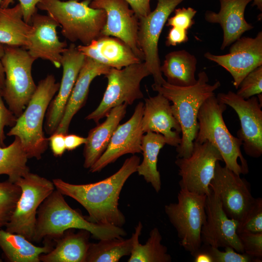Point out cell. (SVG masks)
<instances>
[{
    "label": "cell",
    "mask_w": 262,
    "mask_h": 262,
    "mask_svg": "<svg viewBox=\"0 0 262 262\" xmlns=\"http://www.w3.org/2000/svg\"><path fill=\"white\" fill-rule=\"evenodd\" d=\"M3 0H0V8L1 7V3L2 2Z\"/></svg>",
    "instance_id": "obj_49"
},
{
    "label": "cell",
    "mask_w": 262,
    "mask_h": 262,
    "mask_svg": "<svg viewBox=\"0 0 262 262\" xmlns=\"http://www.w3.org/2000/svg\"><path fill=\"white\" fill-rule=\"evenodd\" d=\"M28 159L20 140L15 137L9 146L0 147V175H7L8 180L15 183L30 172L27 164Z\"/></svg>",
    "instance_id": "obj_32"
},
{
    "label": "cell",
    "mask_w": 262,
    "mask_h": 262,
    "mask_svg": "<svg viewBox=\"0 0 262 262\" xmlns=\"http://www.w3.org/2000/svg\"><path fill=\"white\" fill-rule=\"evenodd\" d=\"M226 108L227 105L215 95L204 102L197 115L198 130L194 141H208L219 150L225 166L238 175L246 174L248 166L241 150L242 142L230 133L223 119Z\"/></svg>",
    "instance_id": "obj_5"
},
{
    "label": "cell",
    "mask_w": 262,
    "mask_h": 262,
    "mask_svg": "<svg viewBox=\"0 0 262 262\" xmlns=\"http://www.w3.org/2000/svg\"><path fill=\"white\" fill-rule=\"evenodd\" d=\"M31 25L32 31L26 49L36 60H47L56 67H60L62 54L67 44L59 39L57 32L59 24L48 15L36 12L32 17Z\"/></svg>",
    "instance_id": "obj_20"
},
{
    "label": "cell",
    "mask_w": 262,
    "mask_h": 262,
    "mask_svg": "<svg viewBox=\"0 0 262 262\" xmlns=\"http://www.w3.org/2000/svg\"><path fill=\"white\" fill-rule=\"evenodd\" d=\"M197 60L186 50L169 52L165 56L161 71L166 82L173 85L186 87L195 84Z\"/></svg>",
    "instance_id": "obj_29"
},
{
    "label": "cell",
    "mask_w": 262,
    "mask_h": 262,
    "mask_svg": "<svg viewBox=\"0 0 262 262\" xmlns=\"http://www.w3.org/2000/svg\"><path fill=\"white\" fill-rule=\"evenodd\" d=\"M86 138L74 134H66L65 136L66 150L72 151L86 142Z\"/></svg>",
    "instance_id": "obj_45"
},
{
    "label": "cell",
    "mask_w": 262,
    "mask_h": 262,
    "mask_svg": "<svg viewBox=\"0 0 262 262\" xmlns=\"http://www.w3.org/2000/svg\"><path fill=\"white\" fill-rule=\"evenodd\" d=\"M1 261H2L0 259V262H1Z\"/></svg>",
    "instance_id": "obj_50"
},
{
    "label": "cell",
    "mask_w": 262,
    "mask_h": 262,
    "mask_svg": "<svg viewBox=\"0 0 262 262\" xmlns=\"http://www.w3.org/2000/svg\"><path fill=\"white\" fill-rule=\"evenodd\" d=\"M63 196L54 190L39 207L33 241L57 239L70 229L86 230L98 240L126 235V232L121 227L89 221L80 212L72 208Z\"/></svg>",
    "instance_id": "obj_3"
},
{
    "label": "cell",
    "mask_w": 262,
    "mask_h": 262,
    "mask_svg": "<svg viewBox=\"0 0 262 262\" xmlns=\"http://www.w3.org/2000/svg\"><path fill=\"white\" fill-rule=\"evenodd\" d=\"M188 40L187 30L172 27L166 37L165 45L167 46H175L185 43Z\"/></svg>",
    "instance_id": "obj_42"
},
{
    "label": "cell",
    "mask_w": 262,
    "mask_h": 262,
    "mask_svg": "<svg viewBox=\"0 0 262 262\" xmlns=\"http://www.w3.org/2000/svg\"><path fill=\"white\" fill-rule=\"evenodd\" d=\"M210 187L218 196L223 210L230 218L240 222L254 203L248 182L220 162L216 164Z\"/></svg>",
    "instance_id": "obj_14"
},
{
    "label": "cell",
    "mask_w": 262,
    "mask_h": 262,
    "mask_svg": "<svg viewBox=\"0 0 262 262\" xmlns=\"http://www.w3.org/2000/svg\"><path fill=\"white\" fill-rule=\"evenodd\" d=\"M205 209L206 219L201 231L202 244L218 248L230 246L238 252L244 253L237 232L238 222L228 216L218 196L212 190L207 196Z\"/></svg>",
    "instance_id": "obj_17"
},
{
    "label": "cell",
    "mask_w": 262,
    "mask_h": 262,
    "mask_svg": "<svg viewBox=\"0 0 262 262\" xmlns=\"http://www.w3.org/2000/svg\"><path fill=\"white\" fill-rule=\"evenodd\" d=\"M77 48L85 56L116 69L143 62L127 45L116 37L102 36Z\"/></svg>",
    "instance_id": "obj_24"
},
{
    "label": "cell",
    "mask_w": 262,
    "mask_h": 262,
    "mask_svg": "<svg viewBox=\"0 0 262 262\" xmlns=\"http://www.w3.org/2000/svg\"><path fill=\"white\" fill-rule=\"evenodd\" d=\"M195 262H213L210 255L206 252L199 249V250L194 254Z\"/></svg>",
    "instance_id": "obj_47"
},
{
    "label": "cell",
    "mask_w": 262,
    "mask_h": 262,
    "mask_svg": "<svg viewBox=\"0 0 262 262\" xmlns=\"http://www.w3.org/2000/svg\"><path fill=\"white\" fill-rule=\"evenodd\" d=\"M224 104L231 107L237 114L241 128L237 137L242 142L246 154L258 158L262 154V111L257 96L245 99L229 91L220 93L216 97Z\"/></svg>",
    "instance_id": "obj_13"
},
{
    "label": "cell",
    "mask_w": 262,
    "mask_h": 262,
    "mask_svg": "<svg viewBox=\"0 0 262 262\" xmlns=\"http://www.w3.org/2000/svg\"><path fill=\"white\" fill-rule=\"evenodd\" d=\"M35 60L23 48L4 45L1 63L5 82L1 96L17 118L21 115L36 89L32 74V66Z\"/></svg>",
    "instance_id": "obj_7"
},
{
    "label": "cell",
    "mask_w": 262,
    "mask_h": 262,
    "mask_svg": "<svg viewBox=\"0 0 262 262\" xmlns=\"http://www.w3.org/2000/svg\"><path fill=\"white\" fill-rule=\"evenodd\" d=\"M204 57L228 71L237 89L250 72L262 66V32H259L254 38L241 36L231 44L226 54L215 55L207 52Z\"/></svg>",
    "instance_id": "obj_16"
},
{
    "label": "cell",
    "mask_w": 262,
    "mask_h": 262,
    "mask_svg": "<svg viewBox=\"0 0 262 262\" xmlns=\"http://www.w3.org/2000/svg\"><path fill=\"white\" fill-rule=\"evenodd\" d=\"M43 0L37 8L46 11L59 24L66 38L87 45L101 36L106 14L103 9L91 7L92 0Z\"/></svg>",
    "instance_id": "obj_4"
},
{
    "label": "cell",
    "mask_w": 262,
    "mask_h": 262,
    "mask_svg": "<svg viewBox=\"0 0 262 262\" xmlns=\"http://www.w3.org/2000/svg\"><path fill=\"white\" fill-rule=\"evenodd\" d=\"M144 103L139 102L131 117L125 123L118 125L102 155L89 168L92 172L100 171L110 164L126 154L141 153V143L144 132L142 119Z\"/></svg>",
    "instance_id": "obj_18"
},
{
    "label": "cell",
    "mask_w": 262,
    "mask_h": 262,
    "mask_svg": "<svg viewBox=\"0 0 262 262\" xmlns=\"http://www.w3.org/2000/svg\"><path fill=\"white\" fill-rule=\"evenodd\" d=\"M219 11L216 13L207 11L205 19L211 23H218L223 31V39L221 49L231 45L246 31L254 27L245 18V12L247 4L252 0H219Z\"/></svg>",
    "instance_id": "obj_22"
},
{
    "label": "cell",
    "mask_w": 262,
    "mask_h": 262,
    "mask_svg": "<svg viewBox=\"0 0 262 262\" xmlns=\"http://www.w3.org/2000/svg\"><path fill=\"white\" fill-rule=\"evenodd\" d=\"M209 77L204 71L198 74L196 83L181 87L171 85L166 81L161 85L154 83L153 90L160 93L172 103L173 113L181 128V141L176 147L177 158H187L192 154L197 130V115L204 102L214 95L220 86L219 81L208 83Z\"/></svg>",
    "instance_id": "obj_2"
},
{
    "label": "cell",
    "mask_w": 262,
    "mask_h": 262,
    "mask_svg": "<svg viewBox=\"0 0 262 262\" xmlns=\"http://www.w3.org/2000/svg\"><path fill=\"white\" fill-rule=\"evenodd\" d=\"M236 94L245 99L262 93V66L250 72L242 81Z\"/></svg>",
    "instance_id": "obj_37"
},
{
    "label": "cell",
    "mask_w": 262,
    "mask_h": 262,
    "mask_svg": "<svg viewBox=\"0 0 262 262\" xmlns=\"http://www.w3.org/2000/svg\"><path fill=\"white\" fill-rule=\"evenodd\" d=\"M253 6H256L260 11H262V0H252Z\"/></svg>",
    "instance_id": "obj_48"
},
{
    "label": "cell",
    "mask_w": 262,
    "mask_h": 262,
    "mask_svg": "<svg viewBox=\"0 0 262 262\" xmlns=\"http://www.w3.org/2000/svg\"><path fill=\"white\" fill-rule=\"evenodd\" d=\"M110 68L86 56L55 132L68 133L73 116L85 104L91 83L97 77L105 75Z\"/></svg>",
    "instance_id": "obj_23"
},
{
    "label": "cell",
    "mask_w": 262,
    "mask_h": 262,
    "mask_svg": "<svg viewBox=\"0 0 262 262\" xmlns=\"http://www.w3.org/2000/svg\"><path fill=\"white\" fill-rule=\"evenodd\" d=\"M224 251L209 246H201L200 249L208 253L213 262H258L245 253H239L230 246L225 247Z\"/></svg>",
    "instance_id": "obj_36"
},
{
    "label": "cell",
    "mask_w": 262,
    "mask_h": 262,
    "mask_svg": "<svg viewBox=\"0 0 262 262\" xmlns=\"http://www.w3.org/2000/svg\"><path fill=\"white\" fill-rule=\"evenodd\" d=\"M4 53V45L0 43V93L1 95L4 87L5 74L1 59Z\"/></svg>",
    "instance_id": "obj_46"
},
{
    "label": "cell",
    "mask_w": 262,
    "mask_h": 262,
    "mask_svg": "<svg viewBox=\"0 0 262 262\" xmlns=\"http://www.w3.org/2000/svg\"><path fill=\"white\" fill-rule=\"evenodd\" d=\"M59 86L51 74L40 81L25 109L7 133L19 138L28 159H40L48 148V138L43 130L44 119Z\"/></svg>",
    "instance_id": "obj_6"
},
{
    "label": "cell",
    "mask_w": 262,
    "mask_h": 262,
    "mask_svg": "<svg viewBox=\"0 0 262 262\" xmlns=\"http://www.w3.org/2000/svg\"><path fill=\"white\" fill-rule=\"evenodd\" d=\"M53 247L49 241L43 246H36L21 234L0 228V248L9 262H39L41 255L49 252Z\"/></svg>",
    "instance_id": "obj_27"
},
{
    "label": "cell",
    "mask_w": 262,
    "mask_h": 262,
    "mask_svg": "<svg viewBox=\"0 0 262 262\" xmlns=\"http://www.w3.org/2000/svg\"><path fill=\"white\" fill-rule=\"evenodd\" d=\"M184 0H157L156 8L139 19L138 44L144 56L147 67L154 79V84L161 85L166 80L161 71L158 43L160 35L170 14Z\"/></svg>",
    "instance_id": "obj_12"
},
{
    "label": "cell",
    "mask_w": 262,
    "mask_h": 262,
    "mask_svg": "<svg viewBox=\"0 0 262 262\" xmlns=\"http://www.w3.org/2000/svg\"><path fill=\"white\" fill-rule=\"evenodd\" d=\"M165 144H167L165 138L160 133L153 132H146L142 139L143 159L138 165L137 172L157 193L161 188L160 174L157 169L158 157L161 149Z\"/></svg>",
    "instance_id": "obj_31"
},
{
    "label": "cell",
    "mask_w": 262,
    "mask_h": 262,
    "mask_svg": "<svg viewBox=\"0 0 262 262\" xmlns=\"http://www.w3.org/2000/svg\"><path fill=\"white\" fill-rule=\"evenodd\" d=\"M20 187L8 180L0 182V228L6 226L21 195Z\"/></svg>",
    "instance_id": "obj_34"
},
{
    "label": "cell",
    "mask_w": 262,
    "mask_h": 262,
    "mask_svg": "<svg viewBox=\"0 0 262 262\" xmlns=\"http://www.w3.org/2000/svg\"><path fill=\"white\" fill-rule=\"evenodd\" d=\"M65 136L63 133L54 132L48 138L52 152L56 157L61 156L66 150Z\"/></svg>",
    "instance_id": "obj_43"
},
{
    "label": "cell",
    "mask_w": 262,
    "mask_h": 262,
    "mask_svg": "<svg viewBox=\"0 0 262 262\" xmlns=\"http://www.w3.org/2000/svg\"><path fill=\"white\" fill-rule=\"evenodd\" d=\"M90 233L80 229L75 233L74 229H68L57 239L55 247L49 253L41 255L43 262H86L90 245Z\"/></svg>",
    "instance_id": "obj_26"
},
{
    "label": "cell",
    "mask_w": 262,
    "mask_h": 262,
    "mask_svg": "<svg viewBox=\"0 0 262 262\" xmlns=\"http://www.w3.org/2000/svg\"><path fill=\"white\" fill-rule=\"evenodd\" d=\"M143 228L141 222L135 227L131 237L100 240L90 243L86 262H117L123 256L130 255L136 238L140 236Z\"/></svg>",
    "instance_id": "obj_30"
},
{
    "label": "cell",
    "mask_w": 262,
    "mask_h": 262,
    "mask_svg": "<svg viewBox=\"0 0 262 262\" xmlns=\"http://www.w3.org/2000/svg\"><path fill=\"white\" fill-rule=\"evenodd\" d=\"M140 159L133 155L126 159L115 174L98 182L75 184L61 179L52 182L56 190L81 204L87 211V219L92 223L118 227L125 223V217L118 208L121 190L128 178L134 172Z\"/></svg>",
    "instance_id": "obj_1"
},
{
    "label": "cell",
    "mask_w": 262,
    "mask_h": 262,
    "mask_svg": "<svg viewBox=\"0 0 262 262\" xmlns=\"http://www.w3.org/2000/svg\"><path fill=\"white\" fill-rule=\"evenodd\" d=\"M32 26L24 19L19 3L12 7L0 8V43L26 49Z\"/></svg>",
    "instance_id": "obj_28"
},
{
    "label": "cell",
    "mask_w": 262,
    "mask_h": 262,
    "mask_svg": "<svg viewBox=\"0 0 262 262\" xmlns=\"http://www.w3.org/2000/svg\"><path fill=\"white\" fill-rule=\"evenodd\" d=\"M151 75L145 63L133 64L121 69L111 67L104 75L107 85L98 107L85 119L98 123L114 107L126 103L131 105L134 101L143 98L140 83Z\"/></svg>",
    "instance_id": "obj_10"
},
{
    "label": "cell",
    "mask_w": 262,
    "mask_h": 262,
    "mask_svg": "<svg viewBox=\"0 0 262 262\" xmlns=\"http://www.w3.org/2000/svg\"><path fill=\"white\" fill-rule=\"evenodd\" d=\"M139 236L136 238L128 262H170L172 258L167 247L161 241L162 236L159 229L154 228L145 244H141Z\"/></svg>",
    "instance_id": "obj_33"
},
{
    "label": "cell",
    "mask_w": 262,
    "mask_h": 262,
    "mask_svg": "<svg viewBox=\"0 0 262 262\" xmlns=\"http://www.w3.org/2000/svg\"><path fill=\"white\" fill-rule=\"evenodd\" d=\"M174 15L168 17L166 22L167 26L177 27L188 30L195 23L194 18L197 12L194 8L189 7L175 9Z\"/></svg>",
    "instance_id": "obj_39"
},
{
    "label": "cell",
    "mask_w": 262,
    "mask_h": 262,
    "mask_svg": "<svg viewBox=\"0 0 262 262\" xmlns=\"http://www.w3.org/2000/svg\"><path fill=\"white\" fill-rule=\"evenodd\" d=\"M89 6L106 12V21L101 36L118 38L144 62V54L138 44L139 18L129 3L125 0H92Z\"/></svg>",
    "instance_id": "obj_15"
},
{
    "label": "cell",
    "mask_w": 262,
    "mask_h": 262,
    "mask_svg": "<svg viewBox=\"0 0 262 262\" xmlns=\"http://www.w3.org/2000/svg\"><path fill=\"white\" fill-rule=\"evenodd\" d=\"M127 105L121 104L112 108L101 124L90 130L83 149L85 168H90L106 150L114 132L126 113Z\"/></svg>",
    "instance_id": "obj_25"
},
{
    "label": "cell",
    "mask_w": 262,
    "mask_h": 262,
    "mask_svg": "<svg viewBox=\"0 0 262 262\" xmlns=\"http://www.w3.org/2000/svg\"><path fill=\"white\" fill-rule=\"evenodd\" d=\"M142 127L144 133L162 134L167 144L177 147L181 141V128L169 100L160 93L145 99Z\"/></svg>",
    "instance_id": "obj_21"
},
{
    "label": "cell",
    "mask_w": 262,
    "mask_h": 262,
    "mask_svg": "<svg viewBox=\"0 0 262 262\" xmlns=\"http://www.w3.org/2000/svg\"><path fill=\"white\" fill-rule=\"evenodd\" d=\"M15 0H3L1 8L9 7ZM19 1L23 13L24 21L31 24L32 17L37 12V6L43 0H17Z\"/></svg>",
    "instance_id": "obj_41"
},
{
    "label": "cell",
    "mask_w": 262,
    "mask_h": 262,
    "mask_svg": "<svg viewBox=\"0 0 262 262\" xmlns=\"http://www.w3.org/2000/svg\"><path fill=\"white\" fill-rule=\"evenodd\" d=\"M223 161L219 150L211 143L194 142L191 155L187 158H177L180 189L202 195H209L210 187L217 162Z\"/></svg>",
    "instance_id": "obj_11"
},
{
    "label": "cell",
    "mask_w": 262,
    "mask_h": 262,
    "mask_svg": "<svg viewBox=\"0 0 262 262\" xmlns=\"http://www.w3.org/2000/svg\"><path fill=\"white\" fill-rule=\"evenodd\" d=\"M207 196L180 189L176 203L164 206L166 214L175 228L180 245L192 256L202 246L201 231L206 219Z\"/></svg>",
    "instance_id": "obj_8"
},
{
    "label": "cell",
    "mask_w": 262,
    "mask_h": 262,
    "mask_svg": "<svg viewBox=\"0 0 262 262\" xmlns=\"http://www.w3.org/2000/svg\"><path fill=\"white\" fill-rule=\"evenodd\" d=\"M2 98L0 93V147H5L6 136L4 129L6 126L12 127L15 124L17 117L5 106Z\"/></svg>",
    "instance_id": "obj_40"
},
{
    "label": "cell",
    "mask_w": 262,
    "mask_h": 262,
    "mask_svg": "<svg viewBox=\"0 0 262 262\" xmlns=\"http://www.w3.org/2000/svg\"><path fill=\"white\" fill-rule=\"evenodd\" d=\"M243 247L244 252L256 259L262 261V232H243L238 233Z\"/></svg>",
    "instance_id": "obj_38"
},
{
    "label": "cell",
    "mask_w": 262,
    "mask_h": 262,
    "mask_svg": "<svg viewBox=\"0 0 262 262\" xmlns=\"http://www.w3.org/2000/svg\"><path fill=\"white\" fill-rule=\"evenodd\" d=\"M125 0L129 3L130 6L135 12L139 19L146 16L151 12L150 0Z\"/></svg>",
    "instance_id": "obj_44"
},
{
    "label": "cell",
    "mask_w": 262,
    "mask_h": 262,
    "mask_svg": "<svg viewBox=\"0 0 262 262\" xmlns=\"http://www.w3.org/2000/svg\"><path fill=\"white\" fill-rule=\"evenodd\" d=\"M15 183L21 193L5 230L21 234L32 242L38 209L55 187L52 181L30 172Z\"/></svg>",
    "instance_id": "obj_9"
},
{
    "label": "cell",
    "mask_w": 262,
    "mask_h": 262,
    "mask_svg": "<svg viewBox=\"0 0 262 262\" xmlns=\"http://www.w3.org/2000/svg\"><path fill=\"white\" fill-rule=\"evenodd\" d=\"M85 57L73 43L62 54L61 82L57 94L49 103L46 114L45 129L49 134L55 132L58 128Z\"/></svg>",
    "instance_id": "obj_19"
},
{
    "label": "cell",
    "mask_w": 262,
    "mask_h": 262,
    "mask_svg": "<svg viewBox=\"0 0 262 262\" xmlns=\"http://www.w3.org/2000/svg\"><path fill=\"white\" fill-rule=\"evenodd\" d=\"M262 232V198L255 200L237 228V233Z\"/></svg>",
    "instance_id": "obj_35"
}]
</instances>
